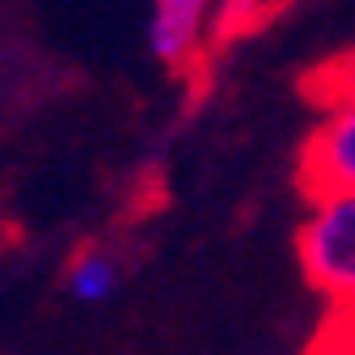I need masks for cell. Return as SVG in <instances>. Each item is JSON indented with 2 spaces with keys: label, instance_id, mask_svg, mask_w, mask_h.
Here are the masks:
<instances>
[{
  "label": "cell",
  "instance_id": "6da1fadb",
  "mask_svg": "<svg viewBox=\"0 0 355 355\" xmlns=\"http://www.w3.org/2000/svg\"><path fill=\"white\" fill-rule=\"evenodd\" d=\"M296 258L309 288L338 309H355V195H309Z\"/></svg>",
  "mask_w": 355,
  "mask_h": 355
},
{
  "label": "cell",
  "instance_id": "7a4b0ae2",
  "mask_svg": "<svg viewBox=\"0 0 355 355\" xmlns=\"http://www.w3.org/2000/svg\"><path fill=\"white\" fill-rule=\"evenodd\" d=\"M300 191L309 195H355V106L322 110L318 127L300 148Z\"/></svg>",
  "mask_w": 355,
  "mask_h": 355
},
{
  "label": "cell",
  "instance_id": "3957f363",
  "mask_svg": "<svg viewBox=\"0 0 355 355\" xmlns=\"http://www.w3.org/2000/svg\"><path fill=\"white\" fill-rule=\"evenodd\" d=\"M216 9L203 0H161L148 13V51L165 68H195L203 60Z\"/></svg>",
  "mask_w": 355,
  "mask_h": 355
},
{
  "label": "cell",
  "instance_id": "277c9868",
  "mask_svg": "<svg viewBox=\"0 0 355 355\" xmlns=\"http://www.w3.org/2000/svg\"><path fill=\"white\" fill-rule=\"evenodd\" d=\"M119 279H123L119 275V258L106 254V250H98V245L80 250L68 262V292L80 304H102V300H110L114 288H119Z\"/></svg>",
  "mask_w": 355,
  "mask_h": 355
},
{
  "label": "cell",
  "instance_id": "5b68a950",
  "mask_svg": "<svg viewBox=\"0 0 355 355\" xmlns=\"http://www.w3.org/2000/svg\"><path fill=\"white\" fill-rule=\"evenodd\" d=\"M304 94H309V102H318L322 110L355 106V51L322 64L318 72H309L304 76Z\"/></svg>",
  "mask_w": 355,
  "mask_h": 355
}]
</instances>
